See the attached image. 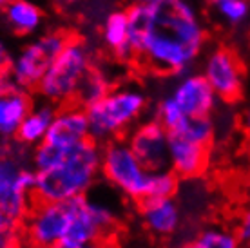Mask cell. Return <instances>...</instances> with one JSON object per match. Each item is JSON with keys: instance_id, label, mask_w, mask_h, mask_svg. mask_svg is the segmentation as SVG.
I'll use <instances>...</instances> for the list:
<instances>
[{"instance_id": "cell-1", "label": "cell", "mask_w": 250, "mask_h": 248, "mask_svg": "<svg viewBox=\"0 0 250 248\" xmlns=\"http://www.w3.org/2000/svg\"><path fill=\"white\" fill-rule=\"evenodd\" d=\"M203 27L187 0H163L158 4L156 27L142 55L162 73H187L203 45Z\"/></svg>"}, {"instance_id": "cell-2", "label": "cell", "mask_w": 250, "mask_h": 248, "mask_svg": "<svg viewBox=\"0 0 250 248\" xmlns=\"http://www.w3.org/2000/svg\"><path fill=\"white\" fill-rule=\"evenodd\" d=\"M102 147L89 138L69 149L60 165L37 172L33 198L37 201H67L76 196L89 194L100 178Z\"/></svg>"}, {"instance_id": "cell-3", "label": "cell", "mask_w": 250, "mask_h": 248, "mask_svg": "<svg viewBox=\"0 0 250 248\" xmlns=\"http://www.w3.org/2000/svg\"><path fill=\"white\" fill-rule=\"evenodd\" d=\"M145 103V94L132 87L109 91L102 100L85 107L91 138L98 143L116 140L142 116Z\"/></svg>"}, {"instance_id": "cell-4", "label": "cell", "mask_w": 250, "mask_h": 248, "mask_svg": "<svg viewBox=\"0 0 250 248\" xmlns=\"http://www.w3.org/2000/svg\"><path fill=\"white\" fill-rule=\"evenodd\" d=\"M102 178L124 198L140 203L147 198L150 170L140 162L131 145L124 140H111L102 149Z\"/></svg>"}, {"instance_id": "cell-5", "label": "cell", "mask_w": 250, "mask_h": 248, "mask_svg": "<svg viewBox=\"0 0 250 248\" xmlns=\"http://www.w3.org/2000/svg\"><path fill=\"white\" fill-rule=\"evenodd\" d=\"M89 69H91L89 47L80 40H69L42 76L37 87L38 93L47 102L65 103L76 96L78 85Z\"/></svg>"}, {"instance_id": "cell-6", "label": "cell", "mask_w": 250, "mask_h": 248, "mask_svg": "<svg viewBox=\"0 0 250 248\" xmlns=\"http://www.w3.org/2000/svg\"><path fill=\"white\" fill-rule=\"evenodd\" d=\"M67 42V35L57 31L42 35L31 43H27L11 60V65L7 71L15 85L24 91L38 87L42 76L49 69L51 62L60 55V51L65 47Z\"/></svg>"}, {"instance_id": "cell-7", "label": "cell", "mask_w": 250, "mask_h": 248, "mask_svg": "<svg viewBox=\"0 0 250 248\" xmlns=\"http://www.w3.org/2000/svg\"><path fill=\"white\" fill-rule=\"evenodd\" d=\"M73 217L67 201H37L27 212L25 237L33 248H53L65 237Z\"/></svg>"}, {"instance_id": "cell-8", "label": "cell", "mask_w": 250, "mask_h": 248, "mask_svg": "<svg viewBox=\"0 0 250 248\" xmlns=\"http://www.w3.org/2000/svg\"><path fill=\"white\" fill-rule=\"evenodd\" d=\"M127 143L149 170L169 167V130L158 120L138 125L129 134Z\"/></svg>"}, {"instance_id": "cell-9", "label": "cell", "mask_w": 250, "mask_h": 248, "mask_svg": "<svg viewBox=\"0 0 250 248\" xmlns=\"http://www.w3.org/2000/svg\"><path fill=\"white\" fill-rule=\"evenodd\" d=\"M218 98L232 102L241 94L243 89V69L230 51L218 49L210 53L205 60L203 73Z\"/></svg>"}, {"instance_id": "cell-10", "label": "cell", "mask_w": 250, "mask_h": 248, "mask_svg": "<svg viewBox=\"0 0 250 248\" xmlns=\"http://www.w3.org/2000/svg\"><path fill=\"white\" fill-rule=\"evenodd\" d=\"M91 138L85 107L71 105L57 111L45 134V142L62 149H73Z\"/></svg>"}, {"instance_id": "cell-11", "label": "cell", "mask_w": 250, "mask_h": 248, "mask_svg": "<svg viewBox=\"0 0 250 248\" xmlns=\"http://www.w3.org/2000/svg\"><path fill=\"white\" fill-rule=\"evenodd\" d=\"M170 96L187 116H210L218 103V94L203 75H185Z\"/></svg>"}, {"instance_id": "cell-12", "label": "cell", "mask_w": 250, "mask_h": 248, "mask_svg": "<svg viewBox=\"0 0 250 248\" xmlns=\"http://www.w3.org/2000/svg\"><path fill=\"white\" fill-rule=\"evenodd\" d=\"M208 165V147L169 132V168L180 178H196Z\"/></svg>"}, {"instance_id": "cell-13", "label": "cell", "mask_w": 250, "mask_h": 248, "mask_svg": "<svg viewBox=\"0 0 250 248\" xmlns=\"http://www.w3.org/2000/svg\"><path fill=\"white\" fill-rule=\"evenodd\" d=\"M138 210L145 228L158 237L172 236L182 223V212L174 198H145Z\"/></svg>"}, {"instance_id": "cell-14", "label": "cell", "mask_w": 250, "mask_h": 248, "mask_svg": "<svg viewBox=\"0 0 250 248\" xmlns=\"http://www.w3.org/2000/svg\"><path fill=\"white\" fill-rule=\"evenodd\" d=\"M19 170L17 162L0 158V208L15 221L29 212V199L33 196L20 188Z\"/></svg>"}, {"instance_id": "cell-15", "label": "cell", "mask_w": 250, "mask_h": 248, "mask_svg": "<svg viewBox=\"0 0 250 248\" xmlns=\"http://www.w3.org/2000/svg\"><path fill=\"white\" fill-rule=\"evenodd\" d=\"M31 98L24 89L15 87L7 93L0 94V136H17L22 120L31 111Z\"/></svg>"}, {"instance_id": "cell-16", "label": "cell", "mask_w": 250, "mask_h": 248, "mask_svg": "<svg viewBox=\"0 0 250 248\" xmlns=\"http://www.w3.org/2000/svg\"><path fill=\"white\" fill-rule=\"evenodd\" d=\"M127 20H129V38L132 49L136 55H142L147 38L156 27L158 4H145V2L132 4L127 9Z\"/></svg>"}, {"instance_id": "cell-17", "label": "cell", "mask_w": 250, "mask_h": 248, "mask_svg": "<svg viewBox=\"0 0 250 248\" xmlns=\"http://www.w3.org/2000/svg\"><path fill=\"white\" fill-rule=\"evenodd\" d=\"M55 114H57V111L49 103L31 109L17 130L19 142L24 145H31V147H37L42 142H45V134L49 130V125L55 118Z\"/></svg>"}, {"instance_id": "cell-18", "label": "cell", "mask_w": 250, "mask_h": 248, "mask_svg": "<svg viewBox=\"0 0 250 248\" xmlns=\"http://www.w3.org/2000/svg\"><path fill=\"white\" fill-rule=\"evenodd\" d=\"M102 37L107 47L111 49L124 60H129L136 55L131 45L129 38V20H127V11H113L104 22Z\"/></svg>"}, {"instance_id": "cell-19", "label": "cell", "mask_w": 250, "mask_h": 248, "mask_svg": "<svg viewBox=\"0 0 250 248\" xmlns=\"http://www.w3.org/2000/svg\"><path fill=\"white\" fill-rule=\"evenodd\" d=\"M4 9L7 24L13 31L27 35L37 31L42 24V11L29 0H9Z\"/></svg>"}, {"instance_id": "cell-20", "label": "cell", "mask_w": 250, "mask_h": 248, "mask_svg": "<svg viewBox=\"0 0 250 248\" xmlns=\"http://www.w3.org/2000/svg\"><path fill=\"white\" fill-rule=\"evenodd\" d=\"M170 134H178L208 147L214 138V124L210 116H185L176 129L170 130Z\"/></svg>"}, {"instance_id": "cell-21", "label": "cell", "mask_w": 250, "mask_h": 248, "mask_svg": "<svg viewBox=\"0 0 250 248\" xmlns=\"http://www.w3.org/2000/svg\"><path fill=\"white\" fill-rule=\"evenodd\" d=\"M109 82L105 80V76L102 75L100 71L96 69H89L87 73L83 75L80 85H78V91H76L75 98L78 100V103L82 107H89L93 105L94 102H98L109 93Z\"/></svg>"}, {"instance_id": "cell-22", "label": "cell", "mask_w": 250, "mask_h": 248, "mask_svg": "<svg viewBox=\"0 0 250 248\" xmlns=\"http://www.w3.org/2000/svg\"><path fill=\"white\" fill-rule=\"evenodd\" d=\"M238 236L225 228H207L183 248H239Z\"/></svg>"}, {"instance_id": "cell-23", "label": "cell", "mask_w": 250, "mask_h": 248, "mask_svg": "<svg viewBox=\"0 0 250 248\" xmlns=\"http://www.w3.org/2000/svg\"><path fill=\"white\" fill-rule=\"evenodd\" d=\"M180 186V176L172 168L150 170V183L147 198H174Z\"/></svg>"}, {"instance_id": "cell-24", "label": "cell", "mask_w": 250, "mask_h": 248, "mask_svg": "<svg viewBox=\"0 0 250 248\" xmlns=\"http://www.w3.org/2000/svg\"><path fill=\"white\" fill-rule=\"evenodd\" d=\"M69 149H62V147H57L53 143L42 142L40 145L35 147V154H33V165H35V170L37 172H44V170H49V168L57 167L65 160Z\"/></svg>"}, {"instance_id": "cell-25", "label": "cell", "mask_w": 250, "mask_h": 248, "mask_svg": "<svg viewBox=\"0 0 250 248\" xmlns=\"http://www.w3.org/2000/svg\"><path fill=\"white\" fill-rule=\"evenodd\" d=\"M185 116H187V114L180 109V105L172 100L170 94L160 102V105H158V109H156V120L165 127V129L169 130V132L172 129H176L178 124H180Z\"/></svg>"}, {"instance_id": "cell-26", "label": "cell", "mask_w": 250, "mask_h": 248, "mask_svg": "<svg viewBox=\"0 0 250 248\" xmlns=\"http://www.w3.org/2000/svg\"><path fill=\"white\" fill-rule=\"evenodd\" d=\"M216 6H218L219 15L229 24H241L250 15V6L247 0H223Z\"/></svg>"}, {"instance_id": "cell-27", "label": "cell", "mask_w": 250, "mask_h": 248, "mask_svg": "<svg viewBox=\"0 0 250 248\" xmlns=\"http://www.w3.org/2000/svg\"><path fill=\"white\" fill-rule=\"evenodd\" d=\"M236 236H238L241 245H250V210L245 212L243 216H241V219H239Z\"/></svg>"}, {"instance_id": "cell-28", "label": "cell", "mask_w": 250, "mask_h": 248, "mask_svg": "<svg viewBox=\"0 0 250 248\" xmlns=\"http://www.w3.org/2000/svg\"><path fill=\"white\" fill-rule=\"evenodd\" d=\"M15 219L9 217L6 212L0 208V236H9V232L15 228Z\"/></svg>"}, {"instance_id": "cell-29", "label": "cell", "mask_w": 250, "mask_h": 248, "mask_svg": "<svg viewBox=\"0 0 250 248\" xmlns=\"http://www.w3.org/2000/svg\"><path fill=\"white\" fill-rule=\"evenodd\" d=\"M11 60H13V58H11V55H9V51H7L6 43L0 40V75L9 71Z\"/></svg>"}, {"instance_id": "cell-30", "label": "cell", "mask_w": 250, "mask_h": 248, "mask_svg": "<svg viewBox=\"0 0 250 248\" xmlns=\"http://www.w3.org/2000/svg\"><path fill=\"white\" fill-rule=\"evenodd\" d=\"M15 82L11 80V76H9V73H2L0 75V94L7 93V91H11V89H15Z\"/></svg>"}, {"instance_id": "cell-31", "label": "cell", "mask_w": 250, "mask_h": 248, "mask_svg": "<svg viewBox=\"0 0 250 248\" xmlns=\"http://www.w3.org/2000/svg\"><path fill=\"white\" fill-rule=\"evenodd\" d=\"M75 248H107L104 241H94V243H87V245H82V247H75Z\"/></svg>"}, {"instance_id": "cell-32", "label": "cell", "mask_w": 250, "mask_h": 248, "mask_svg": "<svg viewBox=\"0 0 250 248\" xmlns=\"http://www.w3.org/2000/svg\"><path fill=\"white\" fill-rule=\"evenodd\" d=\"M245 125H247V130L250 132V109H249V112H247V116H245Z\"/></svg>"}, {"instance_id": "cell-33", "label": "cell", "mask_w": 250, "mask_h": 248, "mask_svg": "<svg viewBox=\"0 0 250 248\" xmlns=\"http://www.w3.org/2000/svg\"><path fill=\"white\" fill-rule=\"evenodd\" d=\"M138 2H145V4H160L163 0H138Z\"/></svg>"}, {"instance_id": "cell-34", "label": "cell", "mask_w": 250, "mask_h": 248, "mask_svg": "<svg viewBox=\"0 0 250 248\" xmlns=\"http://www.w3.org/2000/svg\"><path fill=\"white\" fill-rule=\"evenodd\" d=\"M9 4V0H0V7H6Z\"/></svg>"}, {"instance_id": "cell-35", "label": "cell", "mask_w": 250, "mask_h": 248, "mask_svg": "<svg viewBox=\"0 0 250 248\" xmlns=\"http://www.w3.org/2000/svg\"><path fill=\"white\" fill-rule=\"evenodd\" d=\"M210 2H214V4H219V2H223V0H210Z\"/></svg>"}, {"instance_id": "cell-36", "label": "cell", "mask_w": 250, "mask_h": 248, "mask_svg": "<svg viewBox=\"0 0 250 248\" xmlns=\"http://www.w3.org/2000/svg\"><path fill=\"white\" fill-rule=\"evenodd\" d=\"M67 2H80V0H67Z\"/></svg>"}]
</instances>
